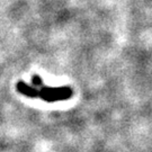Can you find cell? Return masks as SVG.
Listing matches in <instances>:
<instances>
[{
  "label": "cell",
  "instance_id": "1",
  "mask_svg": "<svg viewBox=\"0 0 152 152\" xmlns=\"http://www.w3.org/2000/svg\"><path fill=\"white\" fill-rule=\"evenodd\" d=\"M73 90L68 87H41L38 88V97L46 103H56L68 100L72 97Z\"/></svg>",
  "mask_w": 152,
  "mask_h": 152
},
{
  "label": "cell",
  "instance_id": "2",
  "mask_svg": "<svg viewBox=\"0 0 152 152\" xmlns=\"http://www.w3.org/2000/svg\"><path fill=\"white\" fill-rule=\"evenodd\" d=\"M16 89L23 96H26L28 98H36L38 97V88L31 86L25 81H18L16 85Z\"/></svg>",
  "mask_w": 152,
  "mask_h": 152
},
{
  "label": "cell",
  "instance_id": "3",
  "mask_svg": "<svg viewBox=\"0 0 152 152\" xmlns=\"http://www.w3.org/2000/svg\"><path fill=\"white\" fill-rule=\"evenodd\" d=\"M32 85L36 88L43 87V80H42V78L39 76H37V75H34L32 77Z\"/></svg>",
  "mask_w": 152,
  "mask_h": 152
}]
</instances>
